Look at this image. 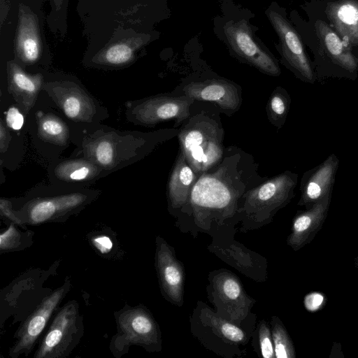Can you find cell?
Segmentation results:
<instances>
[{"label": "cell", "mask_w": 358, "mask_h": 358, "mask_svg": "<svg viewBox=\"0 0 358 358\" xmlns=\"http://www.w3.org/2000/svg\"><path fill=\"white\" fill-rule=\"evenodd\" d=\"M78 139L83 157L95 163L104 175L132 164L151 150L152 134L120 131L98 124L79 131Z\"/></svg>", "instance_id": "1"}, {"label": "cell", "mask_w": 358, "mask_h": 358, "mask_svg": "<svg viewBox=\"0 0 358 358\" xmlns=\"http://www.w3.org/2000/svg\"><path fill=\"white\" fill-rule=\"evenodd\" d=\"M297 179L296 173L287 171L248 192L242 208L245 218L242 229H255L271 222L294 197Z\"/></svg>", "instance_id": "2"}, {"label": "cell", "mask_w": 358, "mask_h": 358, "mask_svg": "<svg viewBox=\"0 0 358 358\" xmlns=\"http://www.w3.org/2000/svg\"><path fill=\"white\" fill-rule=\"evenodd\" d=\"M43 90L71 121L84 126L98 124L108 113L84 87L69 80L45 82Z\"/></svg>", "instance_id": "3"}, {"label": "cell", "mask_w": 358, "mask_h": 358, "mask_svg": "<svg viewBox=\"0 0 358 358\" xmlns=\"http://www.w3.org/2000/svg\"><path fill=\"white\" fill-rule=\"evenodd\" d=\"M208 297L222 317L239 326L250 312L255 300L245 292L239 278L222 269L209 273Z\"/></svg>", "instance_id": "4"}, {"label": "cell", "mask_w": 358, "mask_h": 358, "mask_svg": "<svg viewBox=\"0 0 358 358\" xmlns=\"http://www.w3.org/2000/svg\"><path fill=\"white\" fill-rule=\"evenodd\" d=\"M178 138L187 163L196 173L213 166L222 156L221 130L209 121L185 127Z\"/></svg>", "instance_id": "5"}, {"label": "cell", "mask_w": 358, "mask_h": 358, "mask_svg": "<svg viewBox=\"0 0 358 358\" xmlns=\"http://www.w3.org/2000/svg\"><path fill=\"white\" fill-rule=\"evenodd\" d=\"M193 101L186 95H156L127 102L125 114L128 121L145 127H153L170 120L180 123L189 116V106Z\"/></svg>", "instance_id": "6"}, {"label": "cell", "mask_w": 358, "mask_h": 358, "mask_svg": "<svg viewBox=\"0 0 358 358\" xmlns=\"http://www.w3.org/2000/svg\"><path fill=\"white\" fill-rule=\"evenodd\" d=\"M80 331L77 303L70 301L55 316L34 357H66L78 341Z\"/></svg>", "instance_id": "7"}, {"label": "cell", "mask_w": 358, "mask_h": 358, "mask_svg": "<svg viewBox=\"0 0 358 358\" xmlns=\"http://www.w3.org/2000/svg\"><path fill=\"white\" fill-rule=\"evenodd\" d=\"M117 321L119 334L115 345L119 350L132 344L142 346L150 351H157L161 348L159 327L146 309L129 308L120 313Z\"/></svg>", "instance_id": "8"}, {"label": "cell", "mask_w": 358, "mask_h": 358, "mask_svg": "<svg viewBox=\"0 0 358 358\" xmlns=\"http://www.w3.org/2000/svg\"><path fill=\"white\" fill-rule=\"evenodd\" d=\"M194 187L189 201L198 226L208 229L212 222L222 223L233 216L235 199L224 185H215L214 187L204 189L197 183Z\"/></svg>", "instance_id": "9"}, {"label": "cell", "mask_w": 358, "mask_h": 358, "mask_svg": "<svg viewBox=\"0 0 358 358\" xmlns=\"http://www.w3.org/2000/svg\"><path fill=\"white\" fill-rule=\"evenodd\" d=\"M224 30L231 48L245 62L269 76L280 74L277 61L259 43L246 22L239 20L230 23Z\"/></svg>", "instance_id": "10"}, {"label": "cell", "mask_w": 358, "mask_h": 358, "mask_svg": "<svg viewBox=\"0 0 358 358\" xmlns=\"http://www.w3.org/2000/svg\"><path fill=\"white\" fill-rule=\"evenodd\" d=\"M97 193L80 188L69 193L36 197L24 207V215L29 223L41 224L78 210L94 199Z\"/></svg>", "instance_id": "11"}, {"label": "cell", "mask_w": 358, "mask_h": 358, "mask_svg": "<svg viewBox=\"0 0 358 358\" xmlns=\"http://www.w3.org/2000/svg\"><path fill=\"white\" fill-rule=\"evenodd\" d=\"M267 16L279 37L283 57L289 68L301 80L313 84L317 75L298 33L278 12L270 10Z\"/></svg>", "instance_id": "12"}, {"label": "cell", "mask_w": 358, "mask_h": 358, "mask_svg": "<svg viewBox=\"0 0 358 358\" xmlns=\"http://www.w3.org/2000/svg\"><path fill=\"white\" fill-rule=\"evenodd\" d=\"M155 266L164 297L179 307L183 304L185 271L174 250L160 236L156 238Z\"/></svg>", "instance_id": "13"}, {"label": "cell", "mask_w": 358, "mask_h": 358, "mask_svg": "<svg viewBox=\"0 0 358 358\" xmlns=\"http://www.w3.org/2000/svg\"><path fill=\"white\" fill-rule=\"evenodd\" d=\"M338 166L339 159L332 153L322 163L306 171L301 180L298 205L310 208L332 192Z\"/></svg>", "instance_id": "14"}, {"label": "cell", "mask_w": 358, "mask_h": 358, "mask_svg": "<svg viewBox=\"0 0 358 358\" xmlns=\"http://www.w3.org/2000/svg\"><path fill=\"white\" fill-rule=\"evenodd\" d=\"M67 285H64L44 299L39 306L25 321L18 334L17 343L10 352V356L15 357L22 353L29 352L36 341L43 331L50 316L65 295Z\"/></svg>", "instance_id": "15"}, {"label": "cell", "mask_w": 358, "mask_h": 358, "mask_svg": "<svg viewBox=\"0 0 358 358\" xmlns=\"http://www.w3.org/2000/svg\"><path fill=\"white\" fill-rule=\"evenodd\" d=\"M332 192L306 210L298 211L294 216L291 233L287 243L294 251H298L310 243L321 229L329 212Z\"/></svg>", "instance_id": "16"}, {"label": "cell", "mask_w": 358, "mask_h": 358, "mask_svg": "<svg viewBox=\"0 0 358 358\" xmlns=\"http://www.w3.org/2000/svg\"><path fill=\"white\" fill-rule=\"evenodd\" d=\"M105 176L93 162L83 157L57 161L51 165L50 178L58 187L80 189Z\"/></svg>", "instance_id": "17"}, {"label": "cell", "mask_w": 358, "mask_h": 358, "mask_svg": "<svg viewBox=\"0 0 358 358\" xmlns=\"http://www.w3.org/2000/svg\"><path fill=\"white\" fill-rule=\"evenodd\" d=\"M183 92L194 100L213 101L224 110H235L240 103L236 86L223 79L192 82L183 88Z\"/></svg>", "instance_id": "18"}, {"label": "cell", "mask_w": 358, "mask_h": 358, "mask_svg": "<svg viewBox=\"0 0 358 358\" xmlns=\"http://www.w3.org/2000/svg\"><path fill=\"white\" fill-rule=\"evenodd\" d=\"M8 91L24 115L35 104L44 81L41 74L29 75L15 62L8 64Z\"/></svg>", "instance_id": "19"}, {"label": "cell", "mask_w": 358, "mask_h": 358, "mask_svg": "<svg viewBox=\"0 0 358 358\" xmlns=\"http://www.w3.org/2000/svg\"><path fill=\"white\" fill-rule=\"evenodd\" d=\"M316 30L333 64L355 80L358 71V59L344 45L339 36L322 20L317 21Z\"/></svg>", "instance_id": "20"}, {"label": "cell", "mask_w": 358, "mask_h": 358, "mask_svg": "<svg viewBox=\"0 0 358 358\" xmlns=\"http://www.w3.org/2000/svg\"><path fill=\"white\" fill-rule=\"evenodd\" d=\"M326 13L343 41L358 46V0L329 2Z\"/></svg>", "instance_id": "21"}, {"label": "cell", "mask_w": 358, "mask_h": 358, "mask_svg": "<svg viewBox=\"0 0 358 358\" xmlns=\"http://www.w3.org/2000/svg\"><path fill=\"white\" fill-rule=\"evenodd\" d=\"M196 180L195 172L187 163L182 152L178 155L169 183V197L173 208H180L189 200Z\"/></svg>", "instance_id": "22"}, {"label": "cell", "mask_w": 358, "mask_h": 358, "mask_svg": "<svg viewBox=\"0 0 358 358\" xmlns=\"http://www.w3.org/2000/svg\"><path fill=\"white\" fill-rule=\"evenodd\" d=\"M40 38L35 17L30 13L20 11L17 36V52L26 64H33L39 57Z\"/></svg>", "instance_id": "23"}, {"label": "cell", "mask_w": 358, "mask_h": 358, "mask_svg": "<svg viewBox=\"0 0 358 358\" xmlns=\"http://www.w3.org/2000/svg\"><path fill=\"white\" fill-rule=\"evenodd\" d=\"M201 320L217 338L232 346L245 345L248 341V335L239 326L222 317L208 307L201 310Z\"/></svg>", "instance_id": "24"}, {"label": "cell", "mask_w": 358, "mask_h": 358, "mask_svg": "<svg viewBox=\"0 0 358 358\" xmlns=\"http://www.w3.org/2000/svg\"><path fill=\"white\" fill-rule=\"evenodd\" d=\"M38 134L43 141L59 146L66 145L70 139V131L66 124L52 113L38 111L36 113Z\"/></svg>", "instance_id": "25"}, {"label": "cell", "mask_w": 358, "mask_h": 358, "mask_svg": "<svg viewBox=\"0 0 358 358\" xmlns=\"http://www.w3.org/2000/svg\"><path fill=\"white\" fill-rule=\"evenodd\" d=\"M271 327L275 358H295L296 351L292 341L278 317H271Z\"/></svg>", "instance_id": "26"}, {"label": "cell", "mask_w": 358, "mask_h": 358, "mask_svg": "<svg viewBox=\"0 0 358 358\" xmlns=\"http://www.w3.org/2000/svg\"><path fill=\"white\" fill-rule=\"evenodd\" d=\"M290 102L289 94L280 87H277L269 98L267 105L268 118L278 128L285 122Z\"/></svg>", "instance_id": "27"}, {"label": "cell", "mask_w": 358, "mask_h": 358, "mask_svg": "<svg viewBox=\"0 0 358 358\" xmlns=\"http://www.w3.org/2000/svg\"><path fill=\"white\" fill-rule=\"evenodd\" d=\"M134 57V48L127 43H120L109 47L97 62L120 66L129 63Z\"/></svg>", "instance_id": "28"}, {"label": "cell", "mask_w": 358, "mask_h": 358, "mask_svg": "<svg viewBox=\"0 0 358 358\" xmlns=\"http://www.w3.org/2000/svg\"><path fill=\"white\" fill-rule=\"evenodd\" d=\"M257 338L262 356L264 358H275L271 330L265 320H262L258 325Z\"/></svg>", "instance_id": "29"}, {"label": "cell", "mask_w": 358, "mask_h": 358, "mask_svg": "<svg viewBox=\"0 0 358 358\" xmlns=\"http://www.w3.org/2000/svg\"><path fill=\"white\" fill-rule=\"evenodd\" d=\"M20 237L19 231L11 224L9 228L1 234V250H8L16 248L20 244Z\"/></svg>", "instance_id": "30"}, {"label": "cell", "mask_w": 358, "mask_h": 358, "mask_svg": "<svg viewBox=\"0 0 358 358\" xmlns=\"http://www.w3.org/2000/svg\"><path fill=\"white\" fill-rule=\"evenodd\" d=\"M6 124L13 130H19L22 127L24 116L20 109L16 107H10L6 115Z\"/></svg>", "instance_id": "31"}, {"label": "cell", "mask_w": 358, "mask_h": 358, "mask_svg": "<svg viewBox=\"0 0 358 358\" xmlns=\"http://www.w3.org/2000/svg\"><path fill=\"white\" fill-rule=\"evenodd\" d=\"M92 243L101 253H106L111 250L113 243L109 237L99 235L92 238Z\"/></svg>", "instance_id": "32"}, {"label": "cell", "mask_w": 358, "mask_h": 358, "mask_svg": "<svg viewBox=\"0 0 358 358\" xmlns=\"http://www.w3.org/2000/svg\"><path fill=\"white\" fill-rule=\"evenodd\" d=\"M11 203L7 199H1L0 209L1 213L6 217L11 220L13 222L21 224L22 221L15 215V212L11 208Z\"/></svg>", "instance_id": "33"}, {"label": "cell", "mask_w": 358, "mask_h": 358, "mask_svg": "<svg viewBox=\"0 0 358 358\" xmlns=\"http://www.w3.org/2000/svg\"><path fill=\"white\" fill-rule=\"evenodd\" d=\"M0 150L1 153L5 152L11 140L10 131L4 124L2 119L0 120Z\"/></svg>", "instance_id": "34"}, {"label": "cell", "mask_w": 358, "mask_h": 358, "mask_svg": "<svg viewBox=\"0 0 358 358\" xmlns=\"http://www.w3.org/2000/svg\"><path fill=\"white\" fill-rule=\"evenodd\" d=\"M355 266L358 269V255L354 259Z\"/></svg>", "instance_id": "35"}]
</instances>
